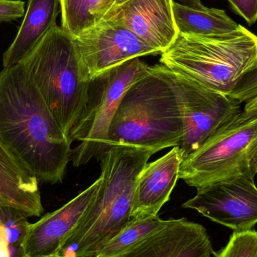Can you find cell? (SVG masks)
I'll list each match as a JSON object with an SVG mask.
<instances>
[{"label":"cell","instance_id":"obj_1","mask_svg":"<svg viewBox=\"0 0 257 257\" xmlns=\"http://www.w3.org/2000/svg\"><path fill=\"white\" fill-rule=\"evenodd\" d=\"M0 140L39 182L63 181L72 143L18 63L0 72Z\"/></svg>","mask_w":257,"mask_h":257},{"label":"cell","instance_id":"obj_2","mask_svg":"<svg viewBox=\"0 0 257 257\" xmlns=\"http://www.w3.org/2000/svg\"><path fill=\"white\" fill-rule=\"evenodd\" d=\"M153 150L128 146L111 148L101 160L97 194L58 254L95 257L109 240L132 220L138 179Z\"/></svg>","mask_w":257,"mask_h":257},{"label":"cell","instance_id":"obj_3","mask_svg":"<svg viewBox=\"0 0 257 257\" xmlns=\"http://www.w3.org/2000/svg\"><path fill=\"white\" fill-rule=\"evenodd\" d=\"M183 123L179 101L169 69L162 64L130 87L108 132L109 149L115 146L153 150L179 147Z\"/></svg>","mask_w":257,"mask_h":257},{"label":"cell","instance_id":"obj_4","mask_svg":"<svg viewBox=\"0 0 257 257\" xmlns=\"http://www.w3.org/2000/svg\"><path fill=\"white\" fill-rule=\"evenodd\" d=\"M160 62L174 73L229 96L246 75L257 69V36L241 25L214 36L178 33L161 53Z\"/></svg>","mask_w":257,"mask_h":257},{"label":"cell","instance_id":"obj_5","mask_svg":"<svg viewBox=\"0 0 257 257\" xmlns=\"http://www.w3.org/2000/svg\"><path fill=\"white\" fill-rule=\"evenodd\" d=\"M18 64L28 74L69 139L87 102L90 81L73 38L54 26Z\"/></svg>","mask_w":257,"mask_h":257},{"label":"cell","instance_id":"obj_6","mask_svg":"<svg viewBox=\"0 0 257 257\" xmlns=\"http://www.w3.org/2000/svg\"><path fill=\"white\" fill-rule=\"evenodd\" d=\"M257 174V113L241 110L199 150L184 159L179 179L196 189Z\"/></svg>","mask_w":257,"mask_h":257},{"label":"cell","instance_id":"obj_7","mask_svg":"<svg viewBox=\"0 0 257 257\" xmlns=\"http://www.w3.org/2000/svg\"><path fill=\"white\" fill-rule=\"evenodd\" d=\"M150 66L132 59L92 78L85 106L69 135L71 143L81 142L72 150L75 167L93 158L101 160L109 151L108 132L126 91L149 70Z\"/></svg>","mask_w":257,"mask_h":257},{"label":"cell","instance_id":"obj_8","mask_svg":"<svg viewBox=\"0 0 257 257\" xmlns=\"http://www.w3.org/2000/svg\"><path fill=\"white\" fill-rule=\"evenodd\" d=\"M169 72L181 108L183 136L179 148L183 160L237 115L241 111V103L229 95Z\"/></svg>","mask_w":257,"mask_h":257},{"label":"cell","instance_id":"obj_9","mask_svg":"<svg viewBox=\"0 0 257 257\" xmlns=\"http://www.w3.org/2000/svg\"><path fill=\"white\" fill-rule=\"evenodd\" d=\"M183 204L234 232L251 230L257 224V187L254 178L240 176L196 189Z\"/></svg>","mask_w":257,"mask_h":257},{"label":"cell","instance_id":"obj_10","mask_svg":"<svg viewBox=\"0 0 257 257\" xmlns=\"http://www.w3.org/2000/svg\"><path fill=\"white\" fill-rule=\"evenodd\" d=\"M73 41L90 80L132 59L161 54L127 29L104 21Z\"/></svg>","mask_w":257,"mask_h":257},{"label":"cell","instance_id":"obj_11","mask_svg":"<svg viewBox=\"0 0 257 257\" xmlns=\"http://www.w3.org/2000/svg\"><path fill=\"white\" fill-rule=\"evenodd\" d=\"M173 1L130 0L114 6L103 21L127 29L162 53L173 43L178 35L172 10Z\"/></svg>","mask_w":257,"mask_h":257},{"label":"cell","instance_id":"obj_12","mask_svg":"<svg viewBox=\"0 0 257 257\" xmlns=\"http://www.w3.org/2000/svg\"><path fill=\"white\" fill-rule=\"evenodd\" d=\"M100 183L99 177L61 208L48 213L36 223H30L25 243L27 257L58 254L96 198Z\"/></svg>","mask_w":257,"mask_h":257},{"label":"cell","instance_id":"obj_13","mask_svg":"<svg viewBox=\"0 0 257 257\" xmlns=\"http://www.w3.org/2000/svg\"><path fill=\"white\" fill-rule=\"evenodd\" d=\"M206 229L185 217L169 219L122 257H214Z\"/></svg>","mask_w":257,"mask_h":257},{"label":"cell","instance_id":"obj_14","mask_svg":"<svg viewBox=\"0 0 257 257\" xmlns=\"http://www.w3.org/2000/svg\"><path fill=\"white\" fill-rule=\"evenodd\" d=\"M181 162L179 147H174L158 160L146 165L138 179L132 220L158 215L179 179Z\"/></svg>","mask_w":257,"mask_h":257},{"label":"cell","instance_id":"obj_15","mask_svg":"<svg viewBox=\"0 0 257 257\" xmlns=\"http://www.w3.org/2000/svg\"><path fill=\"white\" fill-rule=\"evenodd\" d=\"M0 206H10L27 217H39L45 211L33 176L0 140Z\"/></svg>","mask_w":257,"mask_h":257},{"label":"cell","instance_id":"obj_16","mask_svg":"<svg viewBox=\"0 0 257 257\" xmlns=\"http://www.w3.org/2000/svg\"><path fill=\"white\" fill-rule=\"evenodd\" d=\"M60 12V0H28L16 37L3 54V68L18 64L51 28L57 25Z\"/></svg>","mask_w":257,"mask_h":257},{"label":"cell","instance_id":"obj_17","mask_svg":"<svg viewBox=\"0 0 257 257\" xmlns=\"http://www.w3.org/2000/svg\"><path fill=\"white\" fill-rule=\"evenodd\" d=\"M178 33L193 36H214L238 30L237 24L225 11L215 8H195L178 2L172 3Z\"/></svg>","mask_w":257,"mask_h":257},{"label":"cell","instance_id":"obj_18","mask_svg":"<svg viewBox=\"0 0 257 257\" xmlns=\"http://www.w3.org/2000/svg\"><path fill=\"white\" fill-rule=\"evenodd\" d=\"M116 0H60L61 27L77 37L103 21Z\"/></svg>","mask_w":257,"mask_h":257},{"label":"cell","instance_id":"obj_19","mask_svg":"<svg viewBox=\"0 0 257 257\" xmlns=\"http://www.w3.org/2000/svg\"><path fill=\"white\" fill-rule=\"evenodd\" d=\"M167 220L160 216L133 219L130 223L99 250L95 257H122L151 234L166 225Z\"/></svg>","mask_w":257,"mask_h":257},{"label":"cell","instance_id":"obj_20","mask_svg":"<svg viewBox=\"0 0 257 257\" xmlns=\"http://www.w3.org/2000/svg\"><path fill=\"white\" fill-rule=\"evenodd\" d=\"M28 217L17 208L0 206V257H27Z\"/></svg>","mask_w":257,"mask_h":257},{"label":"cell","instance_id":"obj_21","mask_svg":"<svg viewBox=\"0 0 257 257\" xmlns=\"http://www.w3.org/2000/svg\"><path fill=\"white\" fill-rule=\"evenodd\" d=\"M214 257H257V231L233 232L229 242Z\"/></svg>","mask_w":257,"mask_h":257},{"label":"cell","instance_id":"obj_22","mask_svg":"<svg viewBox=\"0 0 257 257\" xmlns=\"http://www.w3.org/2000/svg\"><path fill=\"white\" fill-rule=\"evenodd\" d=\"M229 96L241 104L257 97V69L246 75Z\"/></svg>","mask_w":257,"mask_h":257},{"label":"cell","instance_id":"obj_23","mask_svg":"<svg viewBox=\"0 0 257 257\" xmlns=\"http://www.w3.org/2000/svg\"><path fill=\"white\" fill-rule=\"evenodd\" d=\"M25 12V3L22 0H0V22L19 19Z\"/></svg>","mask_w":257,"mask_h":257},{"label":"cell","instance_id":"obj_24","mask_svg":"<svg viewBox=\"0 0 257 257\" xmlns=\"http://www.w3.org/2000/svg\"><path fill=\"white\" fill-rule=\"evenodd\" d=\"M235 13L244 18L248 25L257 21V0H228Z\"/></svg>","mask_w":257,"mask_h":257},{"label":"cell","instance_id":"obj_25","mask_svg":"<svg viewBox=\"0 0 257 257\" xmlns=\"http://www.w3.org/2000/svg\"><path fill=\"white\" fill-rule=\"evenodd\" d=\"M243 111L249 113H257V97L247 102Z\"/></svg>","mask_w":257,"mask_h":257},{"label":"cell","instance_id":"obj_26","mask_svg":"<svg viewBox=\"0 0 257 257\" xmlns=\"http://www.w3.org/2000/svg\"><path fill=\"white\" fill-rule=\"evenodd\" d=\"M177 2L183 5H186V6H193V7L199 8V9L205 6L202 4L201 0H177Z\"/></svg>","mask_w":257,"mask_h":257},{"label":"cell","instance_id":"obj_27","mask_svg":"<svg viewBox=\"0 0 257 257\" xmlns=\"http://www.w3.org/2000/svg\"><path fill=\"white\" fill-rule=\"evenodd\" d=\"M128 1H130V0H116L115 4H114V6H120V5L124 4V3H126V2ZM114 6H113V7H114Z\"/></svg>","mask_w":257,"mask_h":257},{"label":"cell","instance_id":"obj_28","mask_svg":"<svg viewBox=\"0 0 257 257\" xmlns=\"http://www.w3.org/2000/svg\"><path fill=\"white\" fill-rule=\"evenodd\" d=\"M42 257H63V256H60V255H52V256H42Z\"/></svg>","mask_w":257,"mask_h":257}]
</instances>
